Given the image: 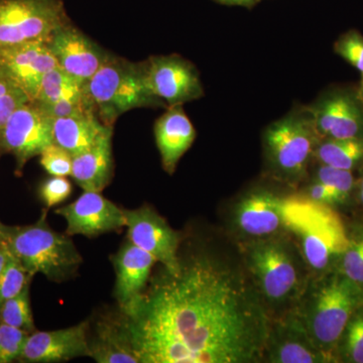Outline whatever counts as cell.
<instances>
[{
    "label": "cell",
    "instance_id": "6da1fadb",
    "mask_svg": "<svg viewBox=\"0 0 363 363\" xmlns=\"http://www.w3.org/2000/svg\"><path fill=\"white\" fill-rule=\"evenodd\" d=\"M119 311L140 363L264 362L271 316L242 264L213 252L180 255Z\"/></svg>",
    "mask_w": 363,
    "mask_h": 363
},
{
    "label": "cell",
    "instance_id": "7a4b0ae2",
    "mask_svg": "<svg viewBox=\"0 0 363 363\" xmlns=\"http://www.w3.org/2000/svg\"><path fill=\"white\" fill-rule=\"evenodd\" d=\"M241 264L271 318L292 311L312 278L289 234L238 245Z\"/></svg>",
    "mask_w": 363,
    "mask_h": 363
},
{
    "label": "cell",
    "instance_id": "3957f363",
    "mask_svg": "<svg viewBox=\"0 0 363 363\" xmlns=\"http://www.w3.org/2000/svg\"><path fill=\"white\" fill-rule=\"evenodd\" d=\"M283 209L286 231L312 277L336 271L347 247V220L335 208L304 195L284 197Z\"/></svg>",
    "mask_w": 363,
    "mask_h": 363
},
{
    "label": "cell",
    "instance_id": "277c9868",
    "mask_svg": "<svg viewBox=\"0 0 363 363\" xmlns=\"http://www.w3.org/2000/svg\"><path fill=\"white\" fill-rule=\"evenodd\" d=\"M362 304V289L336 269L312 277L294 311L313 343L337 363L335 350L339 338Z\"/></svg>",
    "mask_w": 363,
    "mask_h": 363
},
{
    "label": "cell",
    "instance_id": "5b68a950",
    "mask_svg": "<svg viewBox=\"0 0 363 363\" xmlns=\"http://www.w3.org/2000/svg\"><path fill=\"white\" fill-rule=\"evenodd\" d=\"M321 140L306 107L269 124L262 138L267 175L289 187L298 188L309 175Z\"/></svg>",
    "mask_w": 363,
    "mask_h": 363
},
{
    "label": "cell",
    "instance_id": "8992f818",
    "mask_svg": "<svg viewBox=\"0 0 363 363\" xmlns=\"http://www.w3.org/2000/svg\"><path fill=\"white\" fill-rule=\"evenodd\" d=\"M0 245L32 276L42 274L57 283L71 279L82 264V257L70 236L50 227L47 211L30 225H4Z\"/></svg>",
    "mask_w": 363,
    "mask_h": 363
},
{
    "label": "cell",
    "instance_id": "52a82bcc",
    "mask_svg": "<svg viewBox=\"0 0 363 363\" xmlns=\"http://www.w3.org/2000/svg\"><path fill=\"white\" fill-rule=\"evenodd\" d=\"M84 91L98 118L111 128L121 114L131 109L166 105L147 89L142 63H130L111 54L86 83Z\"/></svg>",
    "mask_w": 363,
    "mask_h": 363
},
{
    "label": "cell",
    "instance_id": "ba28073f",
    "mask_svg": "<svg viewBox=\"0 0 363 363\" xmlns=\"http://www.w3.org/2000/svg\"><path fill=\"white\" fill-rule=\"evenodd\" d=\"M68 23L62 0H0V48L48 42Z\"/></svg>",
    "mask_w": 363,
    "mask_h": 363
},
{
    "label": "cell",
    "instance_id": "9c48e42d",
    "mask_svg": "<svg viewBox=\"0 0 363 363\" xmlns=\"http://www.w3.org/2000/svg\"><path fill=\"white\" fill-rule=\"evenodd\" d=\"M283 202L284 197L264 189L250 191L238 199L229 220L238 245L288 234Z\"/></svg>",
    "mask_w": 363,
    "mask_h": 363
},
{
    "label": "cell",
    "instance_id": "30bf717a",
    "mask_svg": "<svg viewBox=\"0 0 363 363\" xmlns=\"http://www.w3.org/2000/svg\"><path fill=\"white\" fill-rule=\"evenodd\" d=\"M142 67L147 89L169 107L187 104L204 95L197 69L178 55L152 57Z\"/></svg>",
    "mask_w": 363,
    "mask_h": 363
},
{
    "label": "cell",
    "instance_id": "8fae6325",
    "mask_svg": "<svg viewBox=\"0 0 363 363\" xmlns=\"http://www.w3.org/2000/svg\"><path fill=\"white\" fill-rule=\"evenodd\" d=\"M54 118L33 101L21 105L9 117L2 131L0 150L11 152L23 168L26 162L40 156L52 140Z\"/></svg>",
    "mask_w": 363,
    "mask_h": 363
},
{
    "label": "cell",
    "instance_id": "7c38bea8",
    "mask_svg": "<svg viewBox=\"0 0 363 363\" xmlns=\"http://www.w3.org/2000/svg\"><path fill=\"white\" fill-rule=\"evenodd\" d=\"M124 215L128 240L152 255L169 271H175L180 259L181 233L147 205L124 209Z\"/></svg>",
    "mask_w": 363,
    "mask_h": 363
},
{
    "label": "cell",
    "instance_id": "4fadbf2b",
    "mask_svg": "<svg viewBox=\"0 0 363 363\" xmlns=\"http://www.w3.org/2000/svg\"><path fill=\"white\" fill-rule=\"evenodd\" d=\"M306 109L321 140L363 138V104L357 91H329Z\"/></svg>",
    "mask_w": 363,
    "mask_h": 363
},
{
    "label": "cell",
    "instance_id": "5bb4252c",
    "mask_svg": "<svg viewBox=\"0 0 363 363\" xmlns=\"http://www.w3.org/2000/svg\"><path fill=\"white\" fill-rule=\"evenodd\" d=\"M264 362L334 363L313 343L294 310L271 318Z\"/></svg>",
    "mask_w": 363,
    "mask_h": 363
},
{
    "label": "cell",
    "instance_id": "9a60e30c",
    "mask_svg": "<svg viewBox=\"0 0 363 363\" xmlns=\"http://www.w3.org/2000/svg\"><path fill=\"white\" fill-rule=\"evenodd\" d=\"M56 213L67 221L66 234L93 238L125 227L123 208L117 206L100 192L84 191L76 201L60 207Z\"/></svg>",
    "mask_w": 363,
    "mask_h": 363
},
{
    "label": "cell",
    "instance_id": "2e32d148",
    "mask_svg": "<svg viewBox=\"0 0 363 363\" xmlns=\"http://www.w3.org/2000/svg\"><path fill=\"white\" fill-rule=\"evenodd\" d=\"M57 66L84 86L106 61L105 52L71 23L60 28L48 40Z\"/></svg>",
    "mask_w": 363,
    "mask_h": 363
},
{
    "label": "cell",
    "instance_id": "e0dca14e",
    "mask_svg": "<svg viewBox=\"0 0 363 363\" xmlns=\"http://www.w3.org/2000/svg\"><path fill=\"white\" fill-rule=\"evenodd\" d=\"M90 321L55 331L28 334L18 362H65L78 357H90Z\"/></svg>",
    "mask_w": 363,
    "mask_h": 363
},
{
    "label": "cell",
    "instance_id": "ac0fdd59",
    "mask_svg": "<svg viewBox=\"0 0 363 363\" xmlns=\"http://www.w3.org/2000/svg\"><path fill=\"white\" fill-rule=\"evenodd\" d=\"M57 66L45 40L0 48V70L35 101L45 74Z\"/></svg>",
    "mask_w": 363,
    "mask_h": 363
},
{
    "label": "cell",
    "instance_id": "d6986e66",
    "mask_svg": "<svg viewBox=\"0 0 363 363\" xmlns=\"http://www.w3.org/2000/svg\"><path fill=\"white\" fill-rule=\"evenodd\" d=\"M111 259L116 274L114 297L119 308H123L143 292L149 283L152 267L157 262L152 255L130 240Z\"/></svg>",
    "mask_w": 363,
    "mask_h": 363
},
{
    "label": "cell",
    "instance_id": "ffe728a7",
    "mask_svg": "<svg viewBox=\"0 0 363 363\" xmlns=\"http://www.w3.org/2000/svg\"><path fill=\"white\" fill-rule=\"evenodd\" d=\"M154 130L162 168L169 175H173L181 157L195 142L194 125L182 108V105H177L169 106L168 111L157 119Z\"/></svg>",
    "mask_w": 363,
    "mask_h": 363
},
{
    "label": "cell",
    "instance_id": "44dd1931",
    "mask_svg": "<svg viewBox=\"0 0 363 363\" xmlns=\"http://www.w3.org/2000/svg\"><path fill=\"white\" fill-rule=\"evenodd\" d=\"M89 348L90 357L98 363H140L121 311L97 322Z\"/></svg>",
    "mask_w": 363,
    "mask_h": 363
},
{
    "label": "cell",
    "instance_id": "7402d4cb",
    "mask_svg": "<svg viewBox=\"0 0 363 363\" xmlns=\"http://www.w3.org/2000/svg\"><path fill=\"white\" fill-rule=\"evenodd\" d=\"M112 174V128H109L89 149L73 156L71 177L83 190L101 193L111 183Z\"/></svg>",
    "mask_w": 363,
    "mask_h": 363
},
{
    "label": "cell",
    "instance_id": "603a6c76",
    "mask_svg": "<svg viewBox=\"0 0 363 363\" xmlns=\"http://www.w3.org/2000/svg\"><path fill=\"white\" fill-rule=\"evenodd\" d=\"M109 128L94 112L59 117L52 121V140L73 157L89 149Z\"/></svg>",
    "mask_w": 363,
    "mask_h": 363
},
{
    "label": "cell",
    "instance_id": "cb8c5ba5",
    "mask_svg": "<svg viewBox=\"0 0 363 363\" xmlns=\"http://www.w3.org/2000/svg\"><path fill=\"white\" fill-rule=\"evenodd\" d=\"M314 159L317 164L358 171L363 168V138L322 140Z\"/></svg>",
    "mask_w": 363,
    "mask_h": 363
},
{
    "label": "cell",
    "instance_id": "d4e9b609",
    "mask_svg": "<svg viewBox=\"0 0 363 363\" xmlns=\"http://www.w3.org/2000/svg\"><path fill=\"white\" fill-rule=\"evenodd\" d=\"M84 97V86L56 66L45 74L33 102L40 107H47L62 100L82 99Z\"/></svg>",
    "mask_w": 363,
    "mask_h": 363
},
{
    "label": "cell",
    "instance_id": "484cf974",
    "mask_svg": "<svg viewBox=\"0 0 363 363\" xmlns=\"http://www.w3.org/2000/svg\"><path fill=\"white\" fill-rule=\"evenodd\" d=\"M348 242L337 271L363 290V216L347 221Z\"/></svg>",
    "mask_w": 363,
    "mask_h": 363
},
{
    "label": "cell",
    "instance_id": "4316f807",
    "mask_svg": "<svg viewBox=\"0 0 363 363\" xmlns=\"http://www.w3.org/2000/svg\"><path fill=\"white\" fill-rule=\"evenodd\" d=\"M337 363H363V304L353 313L336 346Z\"/></svg>",
    "mask_w": 363,
    "mask_h": 363
},
{
    "label": "cell",
    "instance_id": "83f0119b",
    "mask_svg": "<svg viewBox=\"0 0 363 363\" xmlns=\"http://www.w3.org/2000/svg\"><path fill=\"white\" fill-rule=\"evenodd\" d=\"M314 180L330 188L340 200L342 207L354 206L357 177L350 169L335 168L327 164H318Z\"/></svg>",
    "mask_w": 363,
    "mask_h": 363
},
{
    "label": "cell",
    "instance_id": "f1b7e54d",
    "mask_svg": "<svg viewBox=\"0 0 363 363\" xmlns=\"http://www.w3.org/2000/svg\"><path fill=\"white\" fill-rule=\"evenodd\" d=\"M30 286H26L18 295L9 298L0 306V323L16 327L28 334L35 331L30 307Z\"/></svg>",
    "mask_w": 363,
    "mask_h": 363
},
{
    "label": "cell",
    "instance_id": "f546056e",
    "mask_svg": "<svg viewBox=\"0 0 363 363\" xmlns=\"http://www.w3.org/2000/svg\"><path fill=\"white\" fill-rule=\"evenodd\" d=\"M6 255V264L0 274V306L9 298L18 295L26 286L30 285L33 278L13 255L9 252Z\"/></svg>",
    "mask_w": 363,
    "mask_h": 363
},
{
    "label": "cell",
    "instance_id": "4dcf8cb0",
    "mask_svg": "<svg viewBox=\"0 0 363 363\" xmlns=\"http://www.w3.org/2000/svg\"><path fill=\"white\" fill-rule=\"evenodd\" d=\"M28 101L30 99L28 95L0 70V140L9 117Z\"/></svg>",
    "mask_w": 363,
    "mask_h": 363
},
{
    "label": "cell",
    "instance_id": "1f68e13d",
    "mask_svg": "<svg viewBox=\"0 0 363 363\" xmlns=\"http://www.w3.org/2000/svg\"><path fill=\"white\" fill-rule=\"evenodd\" d=\"M28 336V332L0 323V363L18 362Z\"/></svg>",
    "mask_w": 363,
    "mask_h": 363
},
{
    "label": "cell",
    "instance_id": "d6a6232c",
    "mask_svg": "<svg viewBox=\"0 0 363 363\" xmlns=\"http://www.w3.org/2000/svg\"><path fill=\"white\" fill-rule=\"evenodd\" d=\"M334 51L363 75V35L362 33H358L357 30H350L344 33L336 40Z\"/></svg>",
    "mask_w": 363,
    "mask_h": 363
},
{
    "label": "cell",
    "instance_id": "836d02e7",
    "mask_svg": "<svg viewBox=\"0 0 363 363\" xmlns=\"http://www.w3.org/2000/svg\"><path fill=\"white\" fill-rule=\"evenodd\" d=\"M40 164L52 176L67 177L72 174L73 157L63 147L52 143L43 150Z\"/></svg>",
    "mask_w": 363,
    "mask_h": 363
},
{
    "label": "cell",
    "instance_id": "e575fe53",
    "mask_svg": "<svg viewBox=\"0 0 363 363\" xmlns=\"http://www.w3.org/2000/svg\"><path fill=\"white\" fill-rule=\"evenodd\" d=\"M72 185L66 177L52 176L42 184L40 188V197L45 206H57L65 201L71 195Z\"/></svg>",
    "mask_w": 363,
    "mask_h": 363
},
{
    "label": "cell",
    "instance_id": "d590c367",
    "mask_svg": "<svg viewBox=\"0 0 363 363\" xmlns=\"http://www.w3.org/2000/svg\"><path fill=\"white\" fill-rule=\"evenodd\" d=\"M306 197L311 199L312 201L320 203V204L328 205V206L335 208L342 207L340 200L335 193L330 188L322 184L321 182L314 180L306 188L305 193L303 194Z\"/></svg>",
    "mask_w": 363,
    "mask_h": 363
},
{
    "label": "cell",
    "instance_id": "8d00e7d4",
    "mask_svg": "<svg viewBox=\"0 0 363 363\" xmlns=\"http://www.w3.org/2000/svg\"><path fill=\"white\" fill-rule=\"evenodd\" d=\"M357 185L354 192V206L360 208L363 211V168L358 169Z\"/></svg>",
    "mask_w": 363,
    "mask_h": 363
},
{
    "label": "cell",
    "instance_id": "74e56055",
    "mask_svg": "<svg viewBox=\"0 0 363 363\" xmlns=\"http://www.w3.org/2000/svg\"><path fill=\"white\" fill-rule=\"evenodd\" d=\"M221 4H231V6H250L257 0H217Z\"/></svg>",
    "mask_w": 363,
    "mask_h": 363
},
{
    "label": "cell",
    "instance_id": "f35d334b",
    "mask_svg": "<svg viewBox=\"0 0 363 363\" xmlns=\"http://www.w3.org/2000/svg\"><path fill=\"white\" fill-rule=\"evenodd\" d=\"M7 255L6 250L0 245V274L2 272L4 266L6 264Z\"/></svg>",
    "mask_w": 363,
    "mask_h": 363
},
{
    "label": "cell",
    "instance_id": "ab89813d",
    "mask_svg": "<svg viewBox=\"0 0 363 363\" xmlns=\"http://www.w3.org/2000/svg\"><path fill=\"white\" fill-rule=\"evenodd\" d=\"M357 97L359 98L360 101L363 104V75L362 77V81H360V84L358 86L357 91Z\"/></svg>",
    "mask_w": 363,
    "mask_h": 363
},
{
    "label": "cell",
    "instance_id": "60d3db41",
    "mask_svg": "<svg viewBox=\"0 0 363 363\" xmlns=\"http://www.w3.org/2000/svg\"><path fill=\"white\" fill-rule=\"evenodd\" d=\"M4 224H2L1 222H0V241H1L2 238V229H4Z\"/></svg>",
    "mask_w": 363,
    "mask_h": 363
}]
</instances>
